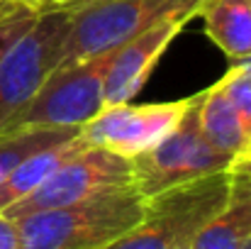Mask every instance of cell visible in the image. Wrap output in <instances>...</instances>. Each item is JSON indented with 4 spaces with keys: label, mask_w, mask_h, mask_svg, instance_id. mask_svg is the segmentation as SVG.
<instances>
[{
    "label": "cell",
    "mask_w": 251,
    "mask_h": 249,
    "mask_svg": "<svg viewBox=\"0 0 251 249\" xmlns=\"http://www.w3.org/2000/svg\"><path fill=\"white\" fill-rule=\"evenodd\" d=\"M198 122L205 139L227 159L232 162L247 144V130L225 93V81L220 79L205 88L198 98Z\"/></svg>",
    "instance_id": "cell-11"
},
{
    "label": "cell",
    "mask_w": 251,
    "mask_h": 249,
    "mask_svg": "<svg viewBox=\"0 0 251 249\" xmlns=\"http://www.w3.org/2000/svg\"><path fill=\"white\" fill-rule=\"evenodd\" d=\"M227 176H229V193L234 195L251 193V135L247 137L244 149L229 162Z\"/></svg>",
    "instance_id": "cell-17"
},
{
    "label": "cell",
    "mask_w": 251,
    "mask_h": 249,
    "mask_svg": "<svg viewBox=\"0 0 251 249\" xmlns=\"http://www.w3.org/2000/svg\"><path fill=\"white\" fill-rule=\"evenodd\" d=\"M251 235V193H229L227 205L193 237V249H242Z\"/></svg>",
    "instance_id": "cell-13"
},
{
    "label": "cell",
    "mask_w": 251,
    "mask_h": 249,
    "mask_svg": "<svg viewBox=\"0 0 251 249\" xmlns=\"http://www.w3.org/2000/svg\"><path fill=\"white\" fill-rule=\"evenodd\" d=\"M207 37L234 61L251 56V0H202Z\"/></svg>",
    "instance_id": "cell-12"
},
{
    "label": "cell",
    "mask_w": 251,
    "mask_h": 249,
    "mask_svg": "<svg viewBox=\"0 0 251 249\" xmlns=\"http://www.w3.org/2000/svg\"><path fill=\"white\" fill-rule=\"evenodd\" d=\"M85 2L90 0H34V7L37 12H42V10H56V7H78Z\"/></svg>",
    "instance_id": "cell-19"
},
{
    "label": "cell",
    "mask_w": 251,
    "mask_h": 249,
    "mask_svg": "<svg viewBox=\"0 0 251 249\" xmlns=\"http://www.w3.org/2000/svg\"><path fill=\"white\" fill-rule=\"evenodd\" d=\"M85 147H88V142L78 130L76 135H71L56 144H49V147L29 154L27 159H22L0 183V213L7 210L10 205H15L17 200H22L25 195H29L32 191H37L47 178H51L69 159L81 154Z\"/></svg>",
    "instance_id": "cell-10"
},
{
    "label": "cell",
    "mask_w": 251,
    "mask_h": 249,
    "mask_svg": "<svg viewBox=\"0 0 251 249\" xmlns=\"http://www.w3.org/2000/svg\"><path fill=\"white\" fill-rule=\"evenodd\" d=\"M222 81H225V93H227L229 103L234 105V110H237V115H239V120H242V125L247 130V137H249L251 135V79L244 74L242 64L237 61L232 69L225 71Z\"/></svg>",
    "instance_id": "cell-16"
},
{
    "label": "cell",
    "mask_w": 251,
    "mask_h": 249,
    "mask_svg": "<svg viewBox=\"0 0 251 249\" xmlns=\"http://www.w3.org/2000/svg\"><path fill=\"white\" fill-rule=\"evenodd\" d=\"M176 249H193V245H190V242H185V245H180V247H176Z\"/></svg>",
    "instance_id": "cell-21"
},
{
    "label": "cell",
    "mask_w": 251,
    "mask_h": 249,
    "mask_svg": "<svg viewBox=\"0 0 251 249\" xmlns=\"http://www.w3.org/2000/svg\"><path fill=\"white\" fill-rule=\"evenodd\" d=\"M144 218V198L112 188L71 205L37 210L15 220L20 249H105Z\"/></svg>",
    "instance_id": "cell-1"
},
{
    "label": "cell",
    "mask_w": 251,
    "mask_h": 249,
    "mask_svg": "<svg viewBox=\"0 0 251 249\" xmlns=\"http://www.w3.org/2000/svg\"><path fill=\"white\" fill-rule=\"evenodd\" d=\"M229 200L227 168L183 183L144 200V218L105 249H176L193 242L198 230Z\"/></svg>",
    "instance_id": "cell-2"
},
{
    "label": "cell",
    "mask_w": 251,
    "mask_h": 249,
    "mask_svg": "<svg viewBox=\"0 0 251 249\" xmlns=\"http://www.w3.org/2000/svg\"><path fill=\"white\" fill-rule=\"evenodd\" d=\"M198 17V12H173L164 20L147 27L142 34L132 37L122 47L112 52V61L107 66L105 90H102V108L129 103L149 81L151 71L161 61L164 52L171 42L180 34V29Z\"/></svg>",
    "instance_id": "cell-9"
},
{
    "label": "cell",
    "mask_w": 251,
    "mask_h": 249,
    "mask_svg": "<svg viewBox=\"0 0 251 249\" xmlns=\"http://www.w3.org/2000/svg\"><path fill=\"white\" fill-rule=\"evenodd\" d=\"M198 98L168 137H164L156 147L129 159L132 186L144 200L183 183L225 171L229 166V162L205 139L200 130L195 110Z\"/></svg>",
    "instance_id": "cell-6"
},
{
    "label": "cell",
    "mask_w": 251,
    "mask_h": 249,
    "mask_svg": "<svg viewBox=\"0 0 251 249\" xmlns=\"http://www.w3.org/2000/svg\"><path fill=\"white\" fill-rule=\"evenodd\" d=\"M242 249H251V235H249V237H247V242L242 245Z\"/></svg>",
    "instance_id": "cell-20"
},
{
    "label": "cell",
    "mask_w": 251,
    "mask_h": 249,
    "mask_svg": "<svg viewBox=\"0 0 251 249\" xmlns=\"http://www.w3.org/2000/svg\"><path fill=\"white\" fill-rule=\"evenodd\" d=\"M76 132H78L76 127H27V130L2 132L0 135V183L22 159Z\"/></svg>",
    "instance_id": "cell-14"
},
{
    "label": "cell",
    "mask_w": 251,
    "mask_h": 249,
    "mask_svg": "<svg viewBox=\"0 0 251 249\" xmlns=\"http://www.w3.org/2000/svg\"><path fill=\"white\" fill-rule=\"evenodd\" d=\"M112 52L54 69L34 98L15 115L2 132L27 127H76L81 130L102 110V90ZM0 132V135H2Z\"/></svg>",
    "instance_id": "cell-4"
},
{
    "label": "cell",
    "mask_w": 251,
    "mask_h": 249,
    "mask_svg": "<svg viewBox=\"0 0 251 249\" xmlns=\"http://www.w3.org/2000/svg\"><path fill=\"white\" fill-rule=\"evenodd\" d=\"M37 10L27 2H17L10 0L2 10H0V56L10 49L12 42H17L37 20Z\"/></svg>",
    "instance_id": "cell-15"
},
{
    "label": "cell",
    "mask_w": 251,
    "mask_h": 249,
    "mask_svg": "<svg viewBox=\"0 0 251 249\" xmlns=\"http://www.w3.org/2000/svg\"><path fill=\"white\" fill-rule=\"evenodd\" d=\"M132 186V166L129 159L88 144L81 154L69 159L51 178H47L37 191L2 210L10 220H17L22 215L71 205L85 198H93L98 193L112 191V188H127Z\"/></svg>",
    "instance_id": "cell-7"
},
{
    "label": "cell",
    "mask_w": 251,
    "mask_h": 249,
    "mask_svg": "<svg viewBox=\"0 0 251 249\" xmlns=\"http://www.w3.org/2000/svg\"><path fill=\"white\" fill-rule=\"evenodd\" d=\"M0 249H20L15 220H10L2 213H0Z\"/></svg>",
    "instance_id": "cell-18"
},
{
    "label": "cell",
    "mask_w": 251,
    "mask_h": 249,
    "mask_svg": "<svg viewBox=\"0 0 251 249\" xmlns=\"http://www.w3.org/2000/svg\"><path fill=\"white\" fill-rule=\"evenodd\" d=\"M195 98L198 95L166 100V103L134 105L129 100V103L110 105L85 122L81 127V135L93 147H102L125 159H132L168 137L176 130V125L183 120V115L190 110Z\"/></svg>",
    "instance_id": "cell-8"
},
{
    "label": "cell",
    "mask_w": 251,
    "mask_h": 249,
    "mask_svg": "<svg viewBox=\"0 0 251 249\" xmlns=\"http://www.w3.org/2000/svg\"><path fill=\"white\" fill-rule=\"evenodd\" d=\"M74 7L42 10L34 25L0 56V132L56 69Z\"/></svg>",
    "instance_id": "cell-5"
},
{
    "label": "cell",
    "mask_w": 251,
    "mask_h": 249,
    "mask_svg": "<svg viewBox=\"0 0 251 249\" xmlns=\"http://www.w3.org/2000/svg\"><path fill=\"white\" fill-rule=\"evenodd\" d=\"M202 0H90L71 10L56 69L115 52L173 12H200Z\"/></svg>",
    "instance_id": "cell-3"
}]
</instances>
